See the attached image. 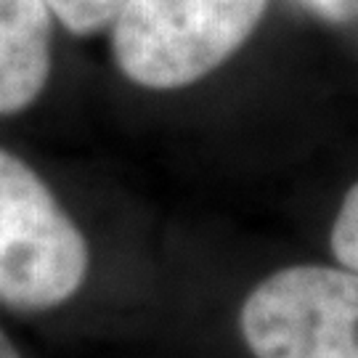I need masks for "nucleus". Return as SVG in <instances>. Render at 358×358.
Returning a JSON list of instances; mask_svg holds the SVG:
<instances>
[{"instance_id": "obj_5", "label": "nucleus", "mask_w": 358, "mask_h": 358, "mask_svg": "<svg viewBox=\"0 0 358 358\" xmlns=\"http://www.w3.org/2000/svg\"><path fill=\"white\" fill-rule=\"evenodd\" d=\"M128 0H48L56 19L75 35H93L115 24Z\"/></svg>"}, {"instance_id": "obj_8", "label": "nucleus", "mask_w": 358, "mask_h": 358, "mask_svg": "<svg viewBox=\"0 0 358 358\" xmlns=\"http://www.w3.org/2000/svg\"><path fill=\"white\" fill-rule=\"evenodd\" d=\"M0 358H19L16 348L11 345V340H8L3 332H0Z\"/></svg>"}, {"instance_id": "obj_7", "label": "nucleus", "mask_w": 358, "mask_h": 358, "mask_svg": "<svg viewBox=\"0 0 358 358\" xmlns=\"http://www.w3.org/2000/svg\"><path fill=\"white\" fill-rule=\"evenodd\" d=\"M300 6H306L308 11H313L316 16H321L324 22L332 24H343L353 16V6L356 0H297Z\"/></svg>"}, {"instance_id": "obj_6", "label": "nucleus", "mask_w": 358, "mask_h": 358, "mask_svg": "<svg viewBox=\"0 0 358 358\" xmlns=\"http://www.w3.org/2000/svg\"><path fill=\"white\" fill-rule=\"evenodd\" d=\"M332 252L350 271H358V183L345 194L332 226Z\"/></svg>"}, {"instance_id": "obj_4", "label": "nucleus", "mask_w": 358, "mask_h": 358, "mask_svg": "<svg viewBox=\"0 0 358 358\" xmlns=\"http://www.w3.org/2000/svg\"><path fill=\"white\" fill-rule=\"evenodd\" d=\"M51 75L48 0H0V115H16Z\"/></svg>"}, {"instance_id": "obj_1", "label": "nucleus", "mask_w": 358, "mask_h": 358, "mask_svg": "<svg viewBox=\"0 0 358 358\" xmlns=\"http://www.w3.org/2000/svg\"><path fill=\"white\" fill-rule=\"evenodd\" d=\"M268 0H128L112 35L117 66L136 85L186 88L231 59Z\"/></svg>"}, {"instance_id": "obj_3", "label": "nucleus", "mask_w": 358, "mask_h": 358, "mask_svg": "<svg viewBox=\"0 0 358 358\" xmlns=\"http://www.w3.org/2000/svg\"><path fill=\"white\" fill-rule=\"evenodd\" d=\"M242 334L257 358H358V271L273 273L244 300Z\"/></svg>"}, {"instance_id": "obj_2", "label": "nucleus", "mask_w": 358, "mask_h": 358, "mask_svg": "<svg viewBox=\"0 0 358 358\" xmlns=\"http://www.w3.org/2000/svg\"><path fill=\"white\" fill-rule=\"evenodd\" d=\"M88 273V244L51 189L0 149V303L19 310L62 306Z\"/></svg>"}]
</instances>
